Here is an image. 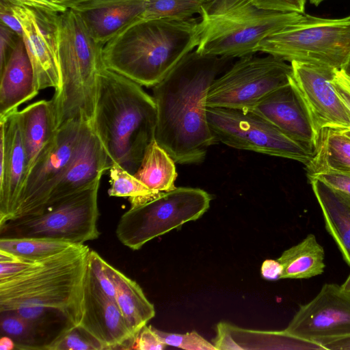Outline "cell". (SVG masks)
I'll return each mask as SVG.
<instances>
[{
  "mask_svg": "<svg viewBox=\"0 0 350 350\" xmlns=\"http://www.w3.org/2000/svg\"><path fill=\"white\" fill-rule=\"evenodd\" d=\"M258 8L280 12L304 14L306 0H251Z\"/></svg>",
  "mask_w": 350,
  "mask_h": 350,
  "instance_id": "cell-36",
  "label": "cell"
},
{
  "mask_svg": "<svg viewBox=\"0 0 350 350\" xmlns=\"http://www.w3.org/2000/svg\"><path fill=\"white\" fill-rule=\"evenodd\" d=\"M286 62L343 70L350 59V15L324 18L303 14L264 38L256 48Z\"/></svg>",
  "mask_w": 350,
  "mask_h": 350,
  "instance_id": "cell-7",
  "label": "cell"
},
{
  "mask_svg": "<svg viewBox=\"0 0 350 350\" xmlns=\"http://www.w3.org/2000/svg\"><path fill=\"white\" fill-rule=\"evenodd\" d=\"M83 123L72 121L57 129L26 176L11 219L43 210L70 163Z\"/></svg>",
  "mask_w": 350,
  "mask_h": 350,
  "instance_id": "cell-13",
  "label": "cell"
},
{
  "mask_svg": "<svg viewBox=\"0 0 350 350\" xmlns=\"http://www.w3.org/2000/svg\"><path fill=\"white\" fill-rule=\"evenodd\" d=\"M291 65L289 83L310 122L315 151L325 130L350 129V113L332 82L336 69L299 62H292Z\"/></svg>",
  "mask_w": 350,
  "mask_h": 350,
  "instance_id": "cell-12",
  "label": "cell"
},
{
  "mask_svg": "<svg viewBox=\"0 0 350 350\" xmlns=\"http://www.w3.org/2000/svg\"><path fill=\"white\" fill-rule=\"evenodd\" d=\"M14 5L25 6L31 8L42 9L57 12H63L67 10L53 0H5Z\"/></svg>",
  "mask_w": 350,
  "mask_h": 350,
  "instance_id": "cell-41",
  "label": "cell"
},
{
  "mask_svg": "<svg viewBox=\"0 0 350 350\" xmlns=\"http://www.w3.org/2000/svg\"><path fill=\"white\" fill-rule=\"evenodd\" d=\"M157 109L142 86L106 68L98 75L92 126L108 155L134 174L154 139Z\"/></svg>",
  "mask_w": 350,
  "mask_h": 350,
  "instance_id": "cell-3",
  "label": "cell"
},
{
  "mask_svg": "<svg viewBox=\"0 0 350 350\" xmlns=\"http://www.w3.org/2000/svg\"><path fill=\"white\" fill-rule=\"evenodd\" d=\"M282 269V265L277 259H267L262 262L261 274L267 280H278L281 279Z\"/></svg>",
  "mask_w": 350,
  "mask_h": 350,
  "instance_id": "cell-43",
  "label": "cell"
},
{
  "mask_svg": "<svg viewBox=\"0 0 350 350\" xmlns=\"http://www.w3.org/2000/svg\"><path fill=\"white\" fill-rule=\"evenodd\" d=\"M199 40V21L195 18L138 20L104 45L103 62L106 68L142 86L154 87Z\"/></svg>",
  "mask_w": 350,
  "mask_h": 350,
  "instance_id": "cell-4",
  "label": "cell"
},
{
  "mask_svg": "<svg viewBox=\"0 0 350 350\" xmlns=\"http://www.w3.org/2000/svg\"><path fill=\"white\" fill-rule=\"evenodd\" d=\"M104 44L90 33L77 13L67 9L59 16V63L61 86L51 102L56 129L72 121L92 124L98 75L105 68Z\"/></svg>",
  "mask_w": 350,
  "mask_h": 350,
  "instance_id": "cell-5",
  "label": "cell"
},
{
  "mask_svg": "<svg viewBox=\"0 0 350 350\" xmlns=\"http://www.w3.org/2000/svg\"><path fill=\"white\" fill-rule=\"evenodd\" d=\"M340 100L350 113V94L332 81Z\"/></svg>",
  "mask_w": 350,
  "mask_h": 350,
  "instance_id": "cell-45",
  "label": "cell"
},
{
  "mask_svg": "<svg viewBox=\"0 0 350 350\" xmlns=\"http://www.w3.org/2000/svg\"><path fill=\"white\" fill-rule=\"evenodd\" d=\"M17 111L0 118V226L12 218L27 174Z\"/></svg>",
  "mask_w": 350,
  "mask_h": 350,
  "instance_id": "cell-17",
  "label": "cell"
},
{
  "mask_svg": "<svg viewBox=\"0 0 350 350\" xmlns=\"http://www.w3.org/2000/svg\"><path fill=\"white\" fill-rule=\"evenodd\" d=\"M90 250L87 245L72 244L42 260L21 258L12 274L0 278V312L40 308L79 326Z\"/></svg>",
  "mask_w": 350,
  "mask_h": 350,
  "instance_id": "cell-2",
  "label": "cell"
},
{
  "mask_svg": "<svg viewBox=\"0 0 350 350\" xmlns=\"http://www.w3.org/2000/svg\"><path fill=\"white\" fill-rule=\"evenodd\" d=\"M217 142L230 147L294 160L307 165L314 152L261 116L250 110L206 108Z\"/></svg>",
  "mask_w": 350,
  "mask_h": 350,
  "instance_id": "cell-10",
  "label": "cell"
},
{
  "mask_svg": "<svg viewBox=\"0 0 350 350\" xmlns=\"http://www.w3.org/2000/svg\"><path fill=\"white\" fill-rule=\"evenodd\" d=\"M100 343L79 326H70L60 332L45 350H102Z\"/></svg>",
  "mask_w": 350,
  "mask_h": 350,
  "instance_id": "cell-32",
  "label": "cell"
},
{
  "mask_svg": "<svg viewBox=\"0 0 350 350\" xmlns=\"http://www.w3.org/2000/svg\"><path fill=\"white\" fill-rule=\"evenodd\" d=\"M103 349H131L135 339L115 299L95 281L88 267L84 286L83 314L79 325Z\"/></svg>",
  "mask_w": 350,
  "mask_h": 350,
  "instance_id": "cell-16",
  "label": "cell"
},
{
  "mask_svg": "<svg viewBox=\"0 0 350 350\" xmlns=\"http://www.w3.org/2000/svg\"><path fill=\"white\" fill-rule=\"evenodd\" d=\"M23 28V40L40 90L61 86L59 63V16L50 10L12 5Z\"/></svg>",
  "mask_w": 350,
  "mask_h": 350,
  "instance_id": "cell-14",
  "label": "cell"
},
{
  "mask_svg": "<svg viewBox=\"0 0 350 350\" xmlns=\"http://www.w3.org/2000/svg\"><path fill=\"white\" fill-rule=\"evenodd\" d=\"M291 75V64L271 55L239 57L213 82L206 107L250 110L271 92L288 83Z\"/></svg>",
  "mask_w": 350,
  "mask_h": 350,
  "instance_id": "cell-11",
  "label": "cell"
},
{
  "mask_svg": "<svg viewBox=\"0 0 350 350\" xmlns=\"http://www.w3.org/2000/svg\"><path fill=\"white\" fill-rule=\"evenodd\" d=\"M324 350H350V334L340 336L321 338L316 341Z\"/></svg>",
  "mask_w": 350,
  "mask_h": 350,
  "instance_id": "cell-42",
  "label": "cell"
},
{
  "mask_svg": "<svg viewBox=\"0 0 350 350\" xmlns=\"http://www.w3.org/2000/svg\"><path fill=\"white\" fill-rule=\"evenodd\" d=\"M72 244L38 238H0V250L29 260L46 258L64 251Z\"/></svg>",
  "mask_w": 350,
  "mask_h": 350,
  "instance_id": "cell-29",
  "label": "cell"
},
{
  "mask_svg": "<svg viewBox=\"0 0 350 350\" xmlns=\"http://www.w3.org/2000/svg\"><path fill=\"white\" fill-rule=\"evenodd\" d=\"M19 37L8 27L0 24V69L6 62Z\"/></svg>",
  "mask_w": 350,
  "mask_h": 350,
  "instance_id": "cell-38",
  "label": "cell"
},
{
  "mask_svg": "<svg viewBox=\"0 0 350 350\" xmlns=\"http://www.w3.org/2000/svg\"><path fill=\"white\" fill-rule=\"evenodd\" d=\"M153 328L165 345L187 350H217L213 344L208 342L196 331L183 334L165 332Z\"/></svg>",
  "mask_w": 350,
  "mask_h": 350,
  "instance_id": "cell-33",
  "label": "cell"
},
{
  "mask_svg": "<svg viewBox=\"0 0 350 350\" xmlns=\"http://www.w3.org/2000/svg\"><path fill=\"white\" fill-rule=\"evenodd\" d=\"M0 327L3 336L10 337L15 349L44 350L45 342L38 327L29 320L13 311L0 312Z\"/></svg>",
  "mask_w": 350,
  "mask_h": 350,
  "instance_id": "cell-28",
  "label": "cell"
},
{
  "mask_svg": "<svg viewBox=\"0 0 350 350\" xmlns=\"http://www.w3.org/2000/svg\"><path fill=\"white\" fill-rule=\"evenodd\" d=\"M233 58L189 53L153 87L154 139L180 164L202 162L217 141L206 115L213 82Z\"/></svg>",
  "mask_w": 350,
  "mask_h": 350,
  "instance_id": "cell-1",
  "label": "cell"
},
{
  "mask_svg": "<svg viewBox=\"0 0 350 350\" xmlns=\"http://www.w3.org/2000/svg\"><path fill=\"white\" fill-rule=\"evenodd\" d=\"M110 167L108 155L99 138L92 125L84 122L70 163L43 209L88 187Z\"/></svg>",
  "mask_w": 350,
  "mask_h": 350,
  "instance_id": "cell-18",
  "label": "cell"
},
{
  "mask_svg": "<svg viewBox=\"0 0 350 350\" xmlns=\"http://www.w3.org/2000/svg\"><path fill=\"white\" fill-rule=\"evenodd\" d=\"M308 180L321 210L325 229L350 267V204L319 180Z\"/></svg>",
  "mask_w": 350,
  "mask_h": 350,
  "instance_id": "cell-22",
  "label": "cell"
},
{
  "mask_svg": "<svg viewBox=\"0 0 350 350\" xmlns=\"http://www.w3.org/2000/svg\"><path fill=\"white\" fill-rule=\"evenodd\" d=\"M0 19L1 23L8 27L18 36L23 38V28L13 11L12 4L5 0H0Z\"/></svg>",
  "mask_w": 350,
  "mask_h": 350,
  "instance_id": "cell-39",
  "label": "cell"
},
{
  "mask_svg": "<svg viewBox=\"0 0 350 350\" xmlns=\"http://www.w3.org/2000/svg\"><path fill=\"white\" fill-rule=\"evenodd\" d=\"M149 0H88L72 8L98 42L105 44L122 29L135 21Z\"/></svg>",
  "mask_w": 350,
  "mask_h": 350,
  "instance_id": "cell-20",
  "label": "cell"
},
{
  "mask_svg": "<svg viewBox=\"0 0 350 350\" xmlns=\"http://www.w3.org/2000/svg\"><path fill=\"white\" fill-rule=\"evenodd\" d=\"M308 178L319 180L350 204V172H322L308 176Z\"/></svg>",
  "mask_w": 350,
  "mask_h": 350,
  "instance_id": "cell-35",
  "label": "cell"
},
{
  "mask_svg": "<svg viewBox=\"0 0 350 350\" xmlns=\"http://www.w3.org/2000/svg\"><path fill=\"white\" fill-rule=\"evenodd\" d=\"M152 326H144L135 338L132 348L139 350H161L165 347Z\"/></svg>",
  "mask_w": 350,
  "mask_h": 350,
  "instance_id": "cell-37",
  "label": "cell"
},
{
  "mask_svg": "<svg viewBox=\"0 0 350 350\" xmlns=\"http://www.w3.org/2000/svg\"><path fill=\"white\" fill-rule=\"evenodd\" d=\"M310 3H312L314 5H319L321 2L325 0H309Z\"/></svg>",
  "mask_w": 350,
  "mask_h": 350,
  "instance_id": "cell-51",
  "label": "cell"
},
{
  "mask_svg": "<svg viewBox=\"0 0 350 350\" xmlns=\"http://www.w3.org/2000/svg\"><path fill=\"white\" fill-rule=\"evenodd\" d=\"M285 331L317 341L350 334V293L336 283H325L309 302L301 305Z\"/></svg>",
  "mask_w": 350,
  "mask_h": 350,
  "instance_id": "cell-15",
  "label": "cell"
},
{
  "mask_svg": "<svg viewBox=\"0 0 350 350\" xmlns=\"http://www.w3.org/2000/svg\"><path fill=\"white\" fill-rule=\"evenodd\" d=\"M107 271L115 287L116 302L131 332L137 337L155 315L154 305L133 280L105 261Z\"/></svg>",
  "mask_w": 350,
  "mask_h": 350,
  "instance_id": "cell-24",
  "label": "cell"
},
{
  "mask_svg": "<svg viewBox=\"0 0 350 350\" xmlns=\"http://www.w3.org/2000/svg\"><path fill=\"white\" fill-rule=\"evenodd\" d=\"M15 349L14 340L8 336H3L0 339V350H12Z\"/></svg>",
  "mask_w": 350,
  "mask_h": 350,
  "instance_id": "cell-46",
  "label": "cell"
},
{
  "mask_svg": "<svg viewBox=\"0 0 350 350\" xmlns=\"http://www.w3.org/2000/svg\"><path fill=\"white\" fill-rule=\"evenodd\" d=\"M175 161L154 139L147 148L134 176L152 191L159 193L176 188Z\"/></svg>",
  "mask_w": 350,
  "mask_h": 350,
  "instance_id": "cell-27",
  "label": "cell"
},
{
  "mask_svg": "<svg viewBox=\"0 0 350 350\" xmlns=\"http://www.w3.org/2000/svg\"><path fill=\"white\" fill-rule=\"evenodd\" d=\"M302 14L262 10L251 0H209L200 13V40L195 51L230 58L253 55L264 38Z\"/></svg>",
  "mask_w": 350,
  "mask_h": 350,
  "instance_id": "cell-6",
  "label": "cell"
},
{
  "mask_svg": "<svg viewBox=\"0 0 350 350\" xmlns=\"http://www.w3.org/2000/svg\"><path fill=\"white\" fill-rule=\"evenodd\" d=\"M105 260L94 250L89 254L88 270L102 290L115 299V287L105 265Z\"/></svg>",
  "mask_w": 350,
  "mask_h": 350,
  "instance_id": "cell-34",
  "label": "cell"
},
{
  "mask_svg": "<svg viewBox=\"0 0 350 350\" xmlns=\"http://www.w3.org/2000/svg\"><path fill=\"white\" fill-rule=\"evenodd\" d=\"M343 289L350 293V274L348 275L345 281L341 284Z\"/></svg>",
  "mask_w": 350,
  "mask_h": 350,
  "instance_id": "cell-48",
  "label": "cell"
},
{
  "mask_svg": "<svg viewBox=\"0 0 350 350\" xmlns=\"http://www.w3.org/2000/svg\"><path fill=\"white\" fill-rule=\"evenodd\" d=\"M100 180L61 199L41 212L0 226V238H38L84 244L98 239Z\"/></svg>",
  "mask_w": 350,
  "mask_h": 350,
  "instance_id": "cell-8",
  "label": "cell"
},
{
  "mask_svg": "<svg viewBox=\"0 0 350 350\" xmlns=\"http://www.w3.org/2000/svg\"><path fill=\"white\" fill-rule=\"evenodd\" d=\"M282 265L281 279H309L323 273V247L313 234L284 251L277 259Z\"/></svg>",
  "mask_w": 350,
  "mask_h": 350,
  "instance_id": "cell-25",
  "label": "cell"
},
{
  "mask_svg": "<svg viewBox=\"0 0 350 350\" xmlns=\"http://www.w3.org/2000/svg\"><path fill=\"white\" fill-rule=\"evenodd\" d=\"M217 336L214 340V345L218 349H243L232 337L228 323L220 322L217 325Z\"/></svg>",
  "mask_w": 350,
  "mask_h": 350,
  "instance_id": "cell-40",
  "label": "cell"
},
{
  "mask_svg": "<svg viewBox=\"0 0 350 350\" xmlns=\"http://www.w3.org/2000/svg\"><path fill=\"white\" fill-rule=\"evenodd\" d=\"M344 136L350 139V129L339 131Z\"/></svg>",
  "mask_w": 350,
  "mask_h": 350,
  "instance_id": "cell-50",
  "label": "cell"
},
{
  "mask_svg": "<svg viewBox=\"0 0 350 350\" xmlns=\"http://www.w3.org/2000/svg\"><path fill=\"white\" fill-rule=\"evenodd\" d=\"M109 196L127 197L129 199L152 196L159 193L150 189L134 174L129 173L118 164L111 165L109 169Z\"/></svg>",
  "mask_w": 350,
  "mask_h": 350,
  "instance_id": "cell-31",
  "label": "cell"
},
{
  "mask_svg": "<svg viewBox=\"0 0 350 350\" xmlns=\"http://www.w3.org/2000/svg\"><path fill=\"white\" fill-rule=\"evenodd\" d=\"M343 70L349 77H350V59H349Z\"/></svg>",
  "mask_w": 350,
  "mask_h": 350,
  "instance_id": "cell-49",
  "label": "cell"
},
{
  "mask_svg": "<svg viewBox=\"0 0 350 350\" xmlns=\"http://www.w3.org/2000/svg\"><path fill=\"white\" fill-rule=\"evenodd\" d=\"M252 111L314 152L313 133L305 111L290 83L264 97Z\"/></svg>",
  "mask_w": 350,
  "mask_h": 350,
  "instance_id": "cell-19",
  "label": "cell"
},
{
  "mask_svg": "<svg viewBox=\"0 0 350 350\" xmlns=\"http://www.w3.org/2000/svg\"><path fill=\"white\" fill-rule=\"evenodd\" d=\"M306 166L307 176L327 171L350 172V139L339 131L325 130L313 158Z\"/></svg>",
  "mask_w": 350,
  "mask_h": 350,
  "instance_id": "cell-26",
  "label": "cell"
},
{
  "mask_svg": "<svg viewBox=\"0 0 350 350\" xmlns=\"http://www.w3.org/2000/svg\"><path fill=\"white\" fill-rule=\"evenodd\" d=\"M17 113L27 157V176L57 129L51 100L37 101Z\"/></svg>",
  "mask_w": 350,
  "mask_h": 350,
  "instance_id": "cell-23",
  "label": "cell"
},
{
  "mask_svg": "<svg viewBox=\"0 0 350 350\" xmlns=\"http://www.w3.org/2000/svg\"><path fill=\"white\" fill-rule=\"evenodd\" d=\"M209 0H149L146 10L136 20L169 18L188 20L200 14Z\"/></svg>",
  "mask_w": 350,
  "mask_h": 350,
  "instance_id": "cell-30",
  "label": "cell"
},
{
  "mask_svg": "<svg viewBox=\"0 0 350 350\" xmlns=\"http://www.w3.org/2000/svg\"><path fill=\"white\" fill-rule=\"evenodd\" d=\"M206 191L176 187L135 204L120 218L116 234L127 247L137 250L147 242L202 217L210 206Z\"/></svg>",
  "mask_w": 350,
  "mask_h": 350,
  "instance_id": "cell-9",
  "label": "cell"
},
{
  "mask_svg": "<svg viewBox=\"0 0 350 350\" xmlns=\"http://www.w3.org/2000/svg\"><path fill=\"white\" fill-rule=\"evenodd\" d=\"M332 81L350 94V77L343 70H335Z\"/></svg>",
  "mask_w": 350,
  "mask_h": 350,
  "instance_id": "cell-44",
  "label": "cell"
},
{
  "mask_svg": "<svg viewBox=\"0 0 350 350\" xmlns=\"http://www.w3.org/2000/svg\"><path fill=\"white\" fill-rule=\"evenodd\" d=\"M0 74V118H3L39 92L23 38H18Z\"/></svg>",
  "mask_w": 350,
  "mask_h": 350,
  "instance_id": "cell-21",
  "label": "cell"
},
{
  "mask_svg": "<svg viewBox=\"0 0 350 350\" xmlns=\"http://www.w3.org/2000/svg\"><path fill=\"white\" fill-rule=\"evenodd\" d=\"M56 3L61 5L66 8H72L75 5L88 0H53Z\"/></svg>",
  "mask_w": 350,
  "mask_h": 350,
  "instance_id": "cell-47",
  "label": "cell"
}]
</instances>
